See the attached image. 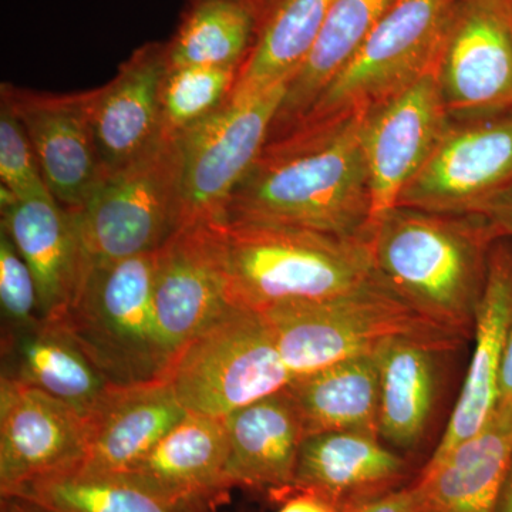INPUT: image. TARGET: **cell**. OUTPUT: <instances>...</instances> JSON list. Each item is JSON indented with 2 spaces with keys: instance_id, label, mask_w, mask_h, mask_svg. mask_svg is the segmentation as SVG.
<instances>
[{
  "instance_id": "obj_1",
  "label": "cell",
  "mask_w": 512,
  "mask_h": 512,
  "mask_svg": "<svg viewBox=\"0 0 512 512\" xmlns=\"http://www.w3.org/2000/svg\"><path fill=\"white\" fill-rule=\"evenodd\" d=\"M365 114L348 111L269 138L217 221L366 237L373 210L363 153Z\"/></svg>"
},
{
  "instance_id": "obj_2",
  "label": "cell",
  "mask_w": 512,
  "mask_h": 512,
  "mask_svg": "<svg viewBox=\"0 0 512 512\" xmlns=\"http://www.w3.org/2000/svg\"><path fill=\"white\" fill-rule=\"evenodd\" d=\"M497 235L476 214L396 205L372 222L376 274L410 308L460 338L473 336Z\"/></svg>"
},
{
  "instance_id": "obj_3",
  "label": "cell",
  "mask_w": 512,
  "mask_h": 512,
  "mask_svg": "<svg viewBox=\"0 0 512 512\" xmlns=\"http://www.w3.org/2000/svg\"><path fill=\"white\" fill-rule=\"evenodd\" d=\"M212 222L228 301L238 308L262 312L284 303L323 301L382 282L369 234L343 238L282 225Z\"/></svg>"
},
{
  "instance_id": "obj_4",
  "label": "cell",
  "mask_w": 512,
  "mask_h": 512,
  "mask_svg": "<svg viewBox=\"0 0 512 512\" xmlns=\"http://www.w3.org/2000/svg\"><path fill=\"white\" fill-rule=\"evenodd\" d=\"M156 252L90 266L59 323L114 386L164 380L171 360L153 306Z\"/></svg>"
},
{
  "instance_id": "obj_5",
  "label": "cell",
  "mask_w": 512,
  "mask_h": 512,
  "mask_svg": "<svg viewBox=\"0 0 512 512\" xmlns=\"http://www.w3.org/2000/svg\"><path fill=\"white\" fill-rule=\"evenodd\" d=\"M73 211L90 266L158 251L185 225L181 136L165 133Z\"/></svg>"
},
{
  "instance_id": "obj_6",
  "label": "cell",
  "mask_w": 512,
  "mask_h": 512,
  "mask_svg": "<svg viewBox=\"0 0 512 512\" xmlns=\"http://www.w3.org/2000/svg\"><path fill=\"white\" fill-rule=\"evenodd\" d=\"M293 377L373 355L400 336L460 338L410 308L383 282L323 301L284 303L261 312Z\"/></svg>"
},
{
  "instance_id": "obj_7",
  "label": "cell",
  "mask_w": 512,
  "mask_h": 512,
  "mask_svg": "<svg viewBox=\"0 0 512 512\" xmlns=\"http://www.w3.org/2000/svg\"><path fill=\"white\" fill-rule=\"evenodd\" d=\"M164 379L188 413L225 419L295 377L265 316L231 305L174 357Z\"/></svg>"
},
{
  "instance_id": "obj_8",
  "label": "cell",
  "mask_w": 512,
  "mask_h": 512,
  "mask_svg": "<svg viewBox=\"0 0 512 512\" xmlns=\"http://www.w3.org/2000/svg\"><path fill=\"white\" fill-rule=\"evenodd\" d=\"M457 2L396 0L352 60L289 128L372 109L434 73Z\"/></svg>"
},
{
  "instance_id": "obj_9",
  "label": "cell",
  "mask_w": 512,
  "mask_h": 512,
  "mask_svg": "<svg viewBox=\"0 0 512 512\" xmlns=\"http://www.w3.org/2000/svg\"><path fill=\"white\" fill-rule=\"evenodd\" d=\"M288 83L229 96L181 136L184 224L217 221L264 150Z\"/></svg>"
},
{
  "instance_id": "obj_10",
  "label": "cell",
  "mask_w": 512,
  "mask_h": 512,
  "mask_svg": "<svg viewBox=\"0 0 512 512\" xmlns=\"http://www.w3.org/2000/svg\"><path fill=\"white\" fill-rule=\"evenodd\" d=\"M511 183L512 110L451 119L397 205L441 214H477Z\"/></svg>"
},
{
  "instance_id": "obj_11",
  "label": "cell",
  "mask_w": 512,
  "mask_h": 512,
  "mask_svg": "<svg viewBox=\"0 0 512 512\" xmlns=\"http://www.w3.org/2000/svg\"><path fill=\"white\" fill-rule=\"evenodd\" d=\"M434 74L451 119L512 110L511 13L458 0Z\"/></svg>"
},
{
  "instance_id": "obj_12",
  "label": "cell",
  "mask_w": 512,
  "mask_h": 512,
  "mask_svg": "<svg viewBox=\"0 0 512 512\" xmlns=\"http://www.w3.org/2000/svg\"><path fill=\"white\" fill-rule=\"evenodd\" d=\"M450 121L434 73L366 110L362 140L373 221L399 204Z\"/></svg>"
},
{
  "instance_id": "obj_13",
  "label": "cell",
  "mask_w": 512,
  "mask_h": 512,
  "mask_svg": "<svg viewBox=\"0 0 512 512\" xmlns=\"http://www.w3.org/2000/svg\"><path fill=\"white\" fill-rule=\"evenodd\" d=\"M153 306L171 363L231 306L214 222L184 225L156 251Z\"/></svg>"
},
{
  "instance_id": "obj_14",
  "label": "cell",
  "mask_w": 512,
  "mask_h": 512,
  "mask_svg": "<svg viewBox=\"0 0 512 512\" xmlns=\"http://www.w3.org/2000/svg\"><path fill=\"white\" fill-rule=\"evenodd\" d=\"M89 419L45 392L0 379V497L37 478L74 470L86 456Z\"/></svg>"
},
{
  "instance_id": "obj_15",
  "label": "cell",
  "mask_w": 512,
  "mask_h": 512,
  "mask_svg": "<svg viewBox=\"0 0 512 512\" xmlns=\"http://www.w3.org/2000/svg\"><path fill=\"white\" fill-rule=\"evenodd\" d=\"M92 90L45 93L3 84L2 101L18 117L50 194L70 210L83 207L104 178L90 121Z\"/></svg>"
},
{
  "instance_id": "obj_16",
  "label": "cell",
  "mask_w": 512,
  "mask_h": 512,
  "mask_svg": "<svg viewBox=\"0 0 512 512\" xmlns=\"http://www.w3.org/2000/svg\"><path fill=\"white\" fill-rule=\"evenodd\" d=\"M167 72V43H147L111 82L92 90L90 121L104 174L133 163L164 137L161 89Z\"/></svg>"
},
{
  "instance_id": "obj_17",
  "label": "cell",
  "mask_w": 512,
  "mask_h": 512,
  "mask_svg": "<svg viewBox=\"0 0 512 512\" xmlns=\"http://www.w3.org/2000/svg\"><path fill=\"white\" fill-rule=\"evenodd\" d=\"M2 229L35 278L40 316L59 322L90 269L74 211L52 194L16 200L2 191Z\"/></svg>"
},
{
  "instance_id": "obj_18",
  "label": "cell",
  "mask_w": 512,
  "mask_h": 512,
  "mask_svg": "<svg viewBox=\"0 0 512 512\" xmlns=\"http://www.w3.org/2000/svg\"><path fill=\"white\" fill-rule=\"evenodd\" d=\"M512 329V244L500 238L491 247L487 281L474 320V352L463 389L439 446L429 463L476 436L498 406V380Z\"/></svg>"
},
{
  "instance_id": "obj_19",
  "label": "cell",
  "mask_w": 512,
  "mask_h": 512,
  "mask_svg": "<svg viewBox=\"0 0 512 512\" xmlns=\"http://www.w3.org/2000/svg\"><path fill=\"white\" fill-rule=\"evenodd\" d=\"M225 419L188 413L136 466L119 474L194 512H211L231 490Z\"/></svg>"
},
{
  "instance_id": "obj_20",
  "label": "cell",
  "mask_w": 512,
  "mask_h": 512,
  "mask_svg": "<svg viewBox=\"0 0 512 512\" xmlns=\"http://www.w3.org/2000/svg\"><path fill=\"white\" fill-rule=\"evenodd\" d=\"M409 464L376 434L328 431L302 441L289 494L311 493L335 505L402 487Z\"/></svg>"
},
{
  "instance_id": "obj_21",
  "label": "cell",
  "mask_w": 512,
  "mask_h": 512,
  "mask_svg": "<svg viewBox=\"0 0 512 512\" xmlns=\"http://www.w3.org/2000/svg\"><path fill=\"white\" fill-rule=\"evenodd\" d=\"M188 412L167 380L114 387L89 417V444L74 470L123 474L160 443Z\"/></svg>"
},
{
  "instance_id": "obj_22",
  "label": "cell",
  "mask_w": 512,
  "mask_h": 512,
  "mask_svg": "<svg viewBox=\"0 0 512 512\" xmlns=\"http://www.w3.org/2000/svg\"><path fill=\"white\" fill-rule=\"evenodd\" d=\"M464 340L400 336L376 350L379 366V436L390 447L413 450L429 427L443 353Z\"/></svg>"
},
{
  "instance_id": "obj_23",
  "label": "cell",
  "mask_w": 512,
  "mask_h": 512,
  "mask_svg": "<svg viewBox=\"0 0 512 512\" xmlns=\"http://www.w3.org/2000/svg\"><path fill=\"white\" fill-rule=\"evenodd\" d=\"M225 423L227 476L232 487L289 494L306 431L286 387L235 410Z\"/></svg>"
},
{
  "instance_id": "obj_24",
  "label": "cell",
  "mask_w": 512,
  "mask_h": 512,
  "mask_svg": "<svg viewBox=\"0 0 512 512\" xmlns=\"http://www.w3.org/2000/svg\"><path fill=\"white\" fill-rule=\"evenodd\" d=\"M2 352V376L55 397L87 419L117 387L59 322L42 320L3 335Z\"/></svg>"
},
{
  "instance_id": "obj_25",
  "label": "cell",
  "mask_w": 512,
  "mask_h": 512,
  "mask_svg": "<svg viewBox=\"0 0 512 512\" xmlns=\"http://www.w3.org/2000/svg\"><path fill=\"white\" fill-rule=\"evenodd\" d=\"M511 458L512 403L500 402L476 436L423 468L427 510L497 512Z\"/></svg>"
},
{
  "instance_id": "obj_26",
  "label": "cell",
  "mask_w": 512,
  "mask_h": 512,
  "mask_svg": "<svg viewBox=\"0 0 512 512\" xmlns=\"http://www.w3.org/2000/svg\"><path fill=\"white\" fill-rule=\"evenodd\" d=\"M286 390L298 407L306 436L328 431L379 436L380 383L375 355L353 357L295 377Z\"/></svg>"
},
{
  "instance_id": "obj_27",
  "label": "cell",
  "mask_w": 512,
  "mask_h": 512,
  "mask_svg": "<svg viewBox=\"0 0 512 512\" xmlns=\"http://www.w3.org/2000/svg\"><path fill=\"white\" fill-rule=\"evenodd\" d=\"M396 0H333L311 53L289 80L269 138L284 133L352 60Z\"/></svg>"
},
{
  "instance_id": "obj_28",
  "label": "cell",
  "mask_w": 512,
  "mask_h": 512,
  "mask_svg": "<svg viewBox=\"0 0 512 512\" xmlns=\"http://www.w3.org/2000/svg\"><path fill=\"white\" fill-rule=\"evenodd\" d=\"M333 0H265L254 46L231 96L289 83L318 39Z\"/></svg>"
},
{
  "instance_id": "obj_29",
  "label": "cell",
  "mask_w": 512,
  "mask_h": 512,
  "mask_svg": "<svg viewBox=\"0 0 512 512\" xmlns=\"http://www.w3.org/2000/svg\"><path fill=\"white\" fill-rule=\"evenodd\" d=\"M265 0H194L167 42L168 69H241Z\"/></svg>"
},
{
  "instance_id": "obj_30",
  "label": "cell",
  "mask_w": 512,
  "mask_h": 512,
  "mask_svg": "<svg viewBox=\"0 0 512 512\" xmlns=\"http://www.w3.org/2000/svg\"><path fill=\"white\" fill-rule=\"evenodd\" d=\"M9 497L25 498L49 512H194L119 474L79 470L37 478Z\"/></svg>"
},
{
  "instance_id": "obj_31",
  "label": "cell",
  "mask_w": 512,
  "mask_h": 512,
  "mask_svg": "<svg viewBox=\"0 0 512 512\" xmlns=\"http://www.w3.org/2000/svg\"><path fill=\"white\" fill-rule=\"evenodd\" d=\"M238 69H168L161 89L164 133L180 136L207 119L231 96Z\"/></svg>"
},
{
  "instance_id": "obj_32",
  "label": "cell",
  "mask_w": 512,
  "mask_h": 512,
  "mask_svg": "<svg viewBox=\"0 0 512 512\" xmlns=\"http://www.w3.org/2000/svg\"><path fill=\"white\" fill-rule=\"evenodd\" d=\"M0 190L16 200L50 194L25 128L6 103H0Z\"/></svg>"
},
{
  "instance_id": "obj_33",
  "label": "cell",
  "mask_w": 512,
  "mask_h": 512,
  "mask_svg": "<svg viewBox=\"0 0 512 512\" xmlns=\"http://www.w3.org/2000/svg\"><path fill=\"white\" fill-rule=\"evenodd\" d=\"M0 308L3 335L33 328L42 322L35 278L12 239L0 229Z\"/></svg>"
},
{
  "instance_id": "obj_34",
  "label": "cell",
  "mask_w": 512,
  "mask_h": 512,
  "mask_svg": "<svg viewBox=\"0 0 512 512\" xmlns=\"http://www.w3.org/2000/svg\"><path fill=\"white\" fill-rule=\"evenodd\" d=\"M340 512H423L426 508L424 491L416 481L407 487H397L384 493L360 498L340 505Z\"/></svg>"
},
{
  "instance_id": "obj_35",
  "label": "cell",
  "mask_w": 512,
  "mask_h": 512,
  "mask_svg": "<svg viewBox=\"0 0 512 512\" xmlns=\"http://www.w3.org/2000/svg\"><path fill=\"white\" fill-rule=\"evenodd\" d=\"M476 215L488 222L498 239H512V183L485 202Z\"/></svg>"
},
{
  "instance_id": "obj_36",
  "label": "cell",
  "mask_w": 512,
  "mask_h": 512,
  "mask_svg": "<svg viewBox=\"0 0 512 512\" xmlns=\"http://www.w3.org/2000/svg\"><path fill=\"white\" fill-rule=\"evenodd\" d=\"M278 512H340L338 505L311 493L289 494Z\"/></svg>"
},
{
  "instance_id": "obj_37",
  "label": "cell",
  "mask_w": 512,
  "mask_h": 512,
  "mask_svg": "<svg viewBox=\"0 0 512 512\" xmlns=\"http://www.w3.org/2000/svg\"><path fill=\"white\" fill-rule=\"evenodd\" d=\"M498 396V403H512V329L498 380Z\"/></svg>"
},
{
  "instance_id": "obj_38",
  "label": "cell",
  "mask_w": 512,
  "mask_h": 512,
  "mask_svg": "<svg viewBox=\"0 0 512 512\" xmlns=\"http://www.w3.org/2000/svg\"><path fill=\"white\" fill-rule=\"evenodd\" d=\"M0 512H49L43 510L39 505L30 503L25 498L2 497L0 501Z\"/></svg>"
},
{
  "instance_id": "obj_39",
  "label": "cell",
  "mask_w": 512,
  "mask_h": 512,
  "mask_svg": "<svg viewBox=\"0 0 512 512\" xmlns=\"http://www.w3.org/2000/svg\"><path fill=\"white\" fill-rule=\"evenodd\" d=\"M497 512H512V458L510 468H508L507 478H505L503 494H501Z\"/></svg>"
},
{
  "instance_id": "obj_40",
  "label": "cell",
  "mask_w": 512,
  "mask_h": 512,
  "mask_svg": "<svg viewBox=\"0 0 512 512\" xmlns=\"http://www.w3.org/2000/svg\"><path fill=\"white\" fill-rule=\"evenodd\" d=\"M484 2L491 3V5L498 6V8L507 10L511 13L512 0H484Z\"/></svg>"
},
{
  "instance_id": "obj_41",
  "label": "cell",
  "mask_w": 512,
  "mask_h": 512,
  "mask_svg": "<svg viewBox=\"0 0 512 512\" xmlns=\"http://www.w3.org/2000/svg\"><path fill=\"white\" fill-rule=\"evenodd\" d=\"M423 512H433V511H430V510H427V508H424Z\"/></svg>"
},
{
  "instance_id": "obj_42",
  "label": "cell",
  "mask_w": 512,
  "mask_h": 512,
  "mask_svg": "<svg viewBox=\"0 0 512 512\" xmlns=\"http://www.w3.org/2000/svg\"><path fill=\"white\" fill-rule=\"evenodd\" d=\"M511 18H512V8H511Z\"/></svg>"
},
{
  "instance_id": "obj_43",
  "label": "cell",
  "mask_w": 512,
  "mask_h": 512,
  "mask_svg": "<svg viewBox=\"0 0 512 512\" xmlns=\"http://www.w3.org/2000/svg\"><path fill=\"white\" fill-rule=\"evenodd\" d=\"M190 2H194V0H190Z\"/></svg>"
}]
</instances>
